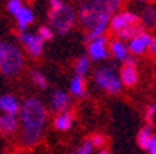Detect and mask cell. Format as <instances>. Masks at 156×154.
<instances>
[{
    "label": "cell",
    "mask_w": 156,
    "mask_h": 154,
    "mask_svg": "<svg viewBox=\"0 0 156 154\" xmlns=\"http://www.w3.org/2000/svg\"><path fill=\"white\" fill-rule=\"evenodd\" d=\"M47 108L39 99H27L19 113L20 119V142L23 146H34L40 142L47 125Z\"/></svg>",
    "instance_id": "cell-1"
},
{
    "label": "cell",
    "mask_w": 156,
    "mask_h": 154,
    "mask_svg": "<svg viewBox=\"0 0 156 154\" xmlns=\"http://www.w3.org/2000/svg\"><path fill=\"white\" fill-rule=\"evenodd\" d=\"M111 14L102 9L98 3H83L79 9V22L88 31L87 39L93 40L99 36H104L105 29L110 26Z\"/></svg>",
    "instance_id": "cell-2"
},
{
    "label": "cell",
    "mask_w": 156,
    "mask_h": 154,
    "mask_svg": "<svg viewBox=\"0 0 156 154\" xmlns=\"http://www.w3.org/2000/svg\"><path fill=\"white\" fill-rule=\"evenodd\" d=\"M25 65L20 48L11 42H0V71L5 76H17Z\"/></svg>",
    "instance_id": "cell-3"
},
{
    "label": "cell",
    "mask_w": 156,
    "mask_h": 154,
    "mask_svg": "<svg viewBox=\"0 0 156 154\" xmlns=\"http://www.w3.org/2000/svg\"><path fill=\"white\" fill-rule=\"evenodd\" d=\"M48 19H50V23L51 26L59 33V34H66L74 25H76V20H77V14L76 11L70 6V5H65L60 9L51 11L48 12Z\"/></svg>",
    "instance_id": "cell-4"
},
{
    "label": "cell",
    "mask_w": 156,
    "mask_h": 154,
    "mask_svg": "<svg viewBox=\"0 0 156 154\" xmlns=\"http://www.w3.org/2000/svg\"><path fill=\"white\" fill-rule=\"evenodd\" d=\"M94 82L101 90H104L110 94H118L122 88L121 76H118L116 71L110 67L98 68L94 73Z\"/></svg>",
    "instance_id": "cell-5"
},
{
    "label": "cell",
    "mask_w": 156,
    "mask_h": 154,
    "mask_svg": "<svg viewBox=\"0 0 156 154\" xmlns=\"http://www.w3.org/2000/svg\"><path fill=\"white\" fill-rule=\"evenodd\" d=\"M141 22V17L136 15L135 12L131 11H122L119 14H115L111 15V20H110V28L113 33H119L128 26H133V25H138Z\"/></svg>",
    "instance_id": "cell-6"
},
{
    "label": "cell",
    "mask_w": 156,
    "mask_h": 154,
    "mask_svg": "<svg viewBox=\"0 0 156 154\" xmlns=\"http://www.w3.org/2000/svg\"><path fill=\"white\" fill-rule=\"evenodd\" d=\"M19 39H20L22 45H23V48L28 51V54L31 57H40L42 56L43 40L40 39L39 34H31V33H27V31H22Z\"/></svg>",
    "instance_id": "cell-7"
},
{
    "label": "cell",
    "mask_w": 156,
    "mask_h": 154,
    "mask_svg": "<svg viewBox=\"0 0 156 154\" xmlns=\"http://www.w3.org/2000/svg\"><path fill=\"white\" fill-rule=\"evenodd\" d=\"M88 54L94 60H104L110 54V43L105 36H99L88 43Z\"/></svg>",
    "instance_id": "cell-8"
},
{
    "label": "cell",
    "mask_w": 156,
    "mask_h": 154,
    "mask_svg": "<svg viewBox=\"0 0 156 154\" xmlns=\"http://www.w3.org/2000/svg\"><path fill=\"white\" fill-rule=\"evenodd\" d=\"M151 40L153 37L150 34H147L145 31H142L141 34H138L136 37H133L130 42H128V50L131 54H144L147 50H150V45H151Z\"/></svg>",
    "instance_id": "cell-9"
},
{
    "label": "cell",
    "mask_w": 156,
    "mask_h": 154,
    "mask_svg": "<svg viewBox=\"0 0 156 154\" xmlns=\"http://www.w3.org/2000/svg\"><path fill=\"white\" fill-rule=\"evenodd\" d=\"M71 105V99L68 96V93H65L62 90H56L51 96V100H50V106L54 113H65L68 111V108Z\"/></svg>",
    "instance_id": "cell-10"
},
{
    "label": "cell",
    "mask_w": 156,
    "mask_h": 154,
    "mask_svg": "<svg viewBox=\"0 0 156 154\" xmlns=\"http://www.w3.org/2000/svg\"><path fill=\"white\" fill-rule=\"evenodd\" d=\"M20 129V119L17 114H2L0 116V133L3 136H12Z\"/></svg>",
    "instance_id": "cell-11"
},
{
    "label": "cell",
    "mask_w": 156,
    "mask_h": 154,
    "mask_svg": "<svg viewBox=\"0 0 156 154\" xmlns=\"http://www.w3.org/2000/svg\"><path fill=\"white\" fill-rule=\"evenodd\" d=\"M0 109L3 113H8V114H17L20 113L22 109V105L19 103L17 97L12 96V94H3L0 96Z\"/></svg>",
    "instance_id": "cell-12"
},
{
    "label": "cell",
    "mask_w": 156,
    "mask_h": 154,
    "mask_svg": "<svg viewBox=\"0 0 156 154\" xmlns=\"http://www.w3.org/2000/svg\"><path fill=\"white\" fill-rule=\"evenodd\" d=\"M119 76H121L122 85H125V86H135L138 83V79H139L136 67L135 65H128V63H124V67L121 68Z\"/></svg>",
    "instance_id": "cell-13"
},
{
    "label": "cell",
    "mask_w": 156,
    "mask_h": 154,
    "mask_svg": "<svg viewBox=\"0 0 156 154\" xmlns=\"http://www.w3.org/2000/svg\"><path fill=\"white\" fill-rule=\"evenodd\" d=\"M110 53L113 54L115 59L119 60V62H127V59L130 57V50L121 39H116V40L110 42Z\"/></svg>",
    "instance_id": "cell-14"
},
{
    "label": "cell",
    "mask_w": 156,
    "mask_h": 154,
    "mask_svg": "<svg viewBox=\"0 0 156 154\" xmlns=\"http://www.w3.org/2000/svg\"><path fill=\"white\" fill-rule=\"evenodd\" d=\"M74 123V114L71 111L60 113L54 117V128L57 131H68Z\"/></svg>",
    "instance_id": "cell-15"
},
{
    "label": "cell",
    "mask_w": 156,
    "mask_h": 154,
    "mask_svg": "<svg viewBox=\"0 0 156 154\" xmlns=\"http://www.w3.org/2000/svg\"><path fill=\"white\" fill-rule=\"evenodd\" d=\"M16 20H17V23H19V28L22 29V31H25L27 28H28V25H31L33 22H34V12L30 9V8H22L16 15Z\"/></svg>",
    "instance_id": "cell-16"
},
{
    "label": "cell",
    "mask_w": 156,
    "mask_h": 154,
    "mask_svg": "<svg viewBox=\"0 0 156 154\" xmlns=\"http://www.w3.org/2000/svg\"><path fill=\"white\" fill-rule=\"evenodd\" d=\"M70 91L76 97H85L87 96V83H85L83 77L74 76L71 79V82H70Z\"/></svg>",
    "instance_id": "cell-17"
},
{
    "label": "cell",
    "mask_w": 156,
    "mask_h": 154,
    "mask_svg": "<svg viewBox=\"0 0 156 154\" xmlns=\"http://www.w3.org/2000/svg\"><path fill=\"white\" fill-rule=\"evenodd\" d=\"M153 137H154L153 129H151L150 125H147V126H144L142 129H139V133H138V145H139L141 148H144V149H148V146H150Z\"/></svg>",
    "instance_id": "cell-18"
},
{
    "label": "cell",
    "mask_w": 156,
    "mask_h": 154,
    "mask_svg": "<svg viewBox=\"0 0 156 154\" xmlns=\"http://www.w3.org/2000/svg\"><path fill=\"white\" fill-rule=\"evenodd\" d=\"M141 22L145 26L156 28V6H148L141 14Z\"/></svg>",
    "instance_id": "cell-19"
},
{
    "label": "cell",
    "mask_w": 156,
    "mask_h": 154,
    "mask_svg": "<svg viewBox=\"0 0 156 154\" xmlns=\"http://www.w3.org/2000/svg\"><path fill=\"white\" fill-rule=\"evenodd\" d=\"M74 71H76V76L83 77L88 71H90V57H87V56L79 57L74 63Z\"/></svg>",
    "instance_id": "cell-20"
},
{
    "label": "cell",
    "mask_w": 156,
    "mask_h": 154,
    "mask_svg": "<svg viewBox=\"0 0 156 154\" xmlns=\"http://www.w3.org/2000/svg\"><path fill=\"white\" fill-rule=\"evenodd\" d=\"M144 29H142V25L141 23H138V25H133V26H128V28H125V29H122V31H119V33H116V36L119 37V39H128V40H131L133 37H136L138 34H141Z\"/></svg>",
    "instance_id": "cell-21"
},
{
    "label": "cell",
    "mask_w": 156,
    "mask_h": 154,
    "mask_svg": "<svg viewBox=\"0 0 156 154\" xmlns=\"http://www.w3.org/2000/svg\"><path fill=\"white\" fill-rule=\"evenodd\" d=\"M102 9H105L108 14H115L121 5H122V0H99V2H96Z\"/></svg>",
    "instance_id": "cell-22"
},
{
    "label": "cell",
    "mask_w": 156,
    "mask_h": 154,
    "mask_svg": "<svg viewBox=\"0 0 156 154\" xmlns=\"http://www.w3.org/2000/svg\"><path fill=\"white\" fill-rule=\"evenodd\" d=\"M31 79L40 88V90H47V88H48V80H47V77L43 76L40 71H33L31 73Z\"/></svg>",
    "instance_id": "cell-23"
},
{
    "label": "cell",
    "mask_w": 156,
    "mask_h": 154,
    "mask_svg": "<svg viewBox=\"0 0 156 154\" xmlns=\"http://www.w3.org/2000/svg\"><path fill=\"white\" fill-rule=\"evenodd\" d=\"M93 149H94V146H93L91 140L87 139V140H83L71 154H93Z\"/></svg>",
    "instance_id": "cell-24"
},
{
    "label": "cell",
    "mask_w": 156,
    "mask_h": 154,
    "mask_svg": "<svg viewBox=\"0 0 156 154\" xmlns=\"http://www.w3.org/2000/svg\"><path fill=\"white\" fill-rule=\"evenodd\" d=\"M90 140H91V143H93L94 148H101V149H104V146H105V143H107V137H105L104 134H99V133L93 134V136L90 137Z\"/></svg>",
    "instance_id": "cell-25"
},
{
    "label": "cell",
    "mask_w": 156,
    "mask_h": 154,
    "mask_svg": "<svg viewBox=\"0 0 156 154\" xmlns=\"http://www.w3.org/2000/svg\"><path fill=\"white\" fill-rule=\"evenodd\" d=\"M37 34L40 36V39H42L43 42L51 40V39H53V36H54V33H53V29H51L50 26H40V28H39V31H37Z\"/></svg>",
    "instance_id": "cell-26"
},
{
    "label": "cell",
    "mask_w": 156,
    "mask_h": 154,
    "mask_svg": "<svg viewBox=\"0 0 156 154\" xmlns=\"http://www.w3.org/2000/svg\"><path fill=\"white\" fill-rule=\"evenodd\" d=\"M22 8H23V6H22V0H9V2H8V11L12 15H16Z\"/></svg>",
    "instance_id": "cell-27"
},
{
    "label": "cell",
    "mask_w": 156,
    "mask_h": 154,
    "mask_svg": "<svg viewBox=\"0 0 156 154\" xmlns=\"http://www.w3.org/2000/svg\"><path fill=\"white\" fill-rule=\"evenodd\" d=\"M154 114H156V105H148V106L145 108V120L148 122V125L153 123Z\"/></svg>",
    "instance_id": "cell-28"
},
{
    "label": "cell",
    "mask_w": 156,
    "mask_h": 154,
    "mask_svg": "<svg viewBox=\"0 0 156 154\" xmlns=\"http://www.w3.org/2000/svg\"><path fill=\"white\" fill-rule=\"evenodd\" d=\"M66 3L63 0H50V9L51 11H56V9H60L62 6H65Z\"/></svg>",
    "instance_id": "cell-29"
},
{
    "label": "cell",
    "mask_w": 156,
    "mask_h": 154,
    "mask_svg": "<svg viewBox=\"0 0 156 154\" xmlns=\"http://www.w3.org/2000/svg\"><path fill=\"white\" fill-rule=\"evenodd\" d=\"M147 151H148V154H156V134H154V137H153V140H151Z\"/></svg>",
    "instance_id": "cell-30"
},
{
    "label": "cell",
    "mask_w": 156,
    "mask_h": 154,
    "mask_svg": "<svg viewBox=\"0 0 156 154\" xmlns=\"http://www.w3.org/2000/svg\"><path fill=\"white\" fill-rule=\"evenodd\" d=\"M150 53H151V56H154V57H156V37H153V40H151V45H150Z\"/></svg>",
    "instance_id": "cell-31"
},
{
    "label": "cell",
    "mask_w": 156,
    "mask_h": 154,
    "mask_svg": "<svg viewBox=\"0 0 156 154\" xmlns=\"http://www.w3.org/2000/svg\"><path fill=\"white\" fill-rule=\"evenodd\" d=\"M98 154H110V151L104 148V149H99V152H98Z\"/></svg>",
    "instance_id": "cell-32"
},
{
    "label": "cell",
    "mask_w": 156,
    "mask_h": 154,
    "mask_svg": "<svg viewBox=\"0 0 156 154\" xmlns=\"http://www.w3.org/2000/svg\"><path fill=\"white\" fill-rule=\"evenodd\" d=\"M153 94H154V99H156V85H154V88H153Z\"/></svg>",
    "instance_id": "cell-33"
},
{
    "label": "cell",
    "mask_w": 156,
    "mask_h": 154,
    "mask_svg": "<svg viewBox=\"0 0 156 154\" xmlns=\"http://www.w3.org/2000/svg\"><path fill=\"white\" fill-rule=\"evenodd\" d=\"M90 3H96V2H99V0H88Z\"/></svg>",
    "instance_id": "cell-34"
},
{
    "label": "cell",
    "mask_w": 156,
    "mask_h": 154,
    "mask_svg": "<svg viewBox=\"0 0 156 154\" xmlns=\"http://www.w3.org/2000/svg\"><path fill=\"white\" fill-rule=\"evenodd\" d=\"M136 2H151V0H136Z\"/></svg>",
    "instance_id": "cell-35"
}]
</instances>
